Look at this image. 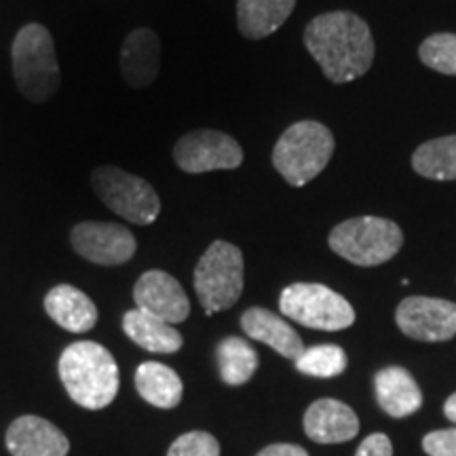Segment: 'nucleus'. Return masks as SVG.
Instances as JSON below:
<instances>
[{"mask_svg": "<svg viewBox=\"0 0 456 456\" xmlns=\"http://www.w3.org/2000/svg\"><path fill=\"white\" fill-rule=\"evenodd\" d=\"M305 47L336 85L363 77L376 51L370 26L351 11H330L311 20L305 28Z\"/></svg>", "mask_w": 456, "mask_h": 456, "instance_id": "nucleus-1", "label": "nucleus"}, {"mask_svg": "<svg viewBox=\"0 0 456 456\" xmlns=\"http://www.w3.org/2000/svg\"><path fill=\"white\" fill-rule=\"evenodd\" d=\"M60 379L74 403L87 410L110 406L118 393V366L112 353L98 342L81 340L66 346L60 357Z\"/></svg>", "mask_w": 456, "mask_h": 456, "instance_id": "nucleus-2", "label": "nucleus"}, {"mask_svg": "<svg viewBox=\"0 0 456 456\" xmlns=\"http://www.w3.org/2000/svg\"><path fill=\"white\" fill-rule=\"evenodd\" d=\"M17 89L34 104L49 102L61 83L51 32L43 24H26L11 45Z\"/></svg>", "mask_w": 456, "mask_h": 456, "instance_id": "nucleus-3", "label": "nucleus"}, {"mask_svg": "<svg viewBox=\"0 0 456 456\" xmlns=\"http://www.w3.org/2000/svg\"><path fill=\"white\" fill-rule=\"evenodd\" d=\"M334 135L317 121H298L283 131L273 148V165L289 186H305L328 167Z\"/></svg>", "mask_w": 456, "mask_h": 456, "instance_id": "nucleus-4", "label": "nucleus"}, {"mask_svg": "<svg viewBox=\"0 0 456 456\" xmlns=\"http://www.w3.org/2000/svg\"><path fill=\"white\" fill-rule=\"evenodd\" d=\"M328 243L334 254L349 260L351 265L380 266L402 249L403 232L393 220L359 216L334 226Z\"/></svg>", "mask_w": 456, "mask_h": 456, "instance_id": "nucleus-5", "label": "nucleus"}, {"mask_svg": "<svg viewBox=\"0 0 456 456\" xmlns=\"http://www.w3.org/2000/svg\"><path fill=\"white\" fill-rule=\"evenodd\" d=\"M195 292L208 315L231 309L243 294V254L237 245L214 241L195 266Z\"/></svg>", "mask_w": 456, "mask_h": 456, "instance_id": "nucleus-6", "label": "nucleus"}, {"mask_svg": "<svg viewBox=\"0 0 456 456\" xmlns=\"http://www.w3.org/2000/svg\"><path fill=\"white\" fill-rule=\"evenodd\" d=\"M91 186L108 209L131 224L148 226L161 214V199L155 188L140 175L127 174L114 165H100L91 174Z\"/></svg>", "mask_w": 456, "mask_h": 456, "instance_id": "nucleus-7", "label": "nucleus"}, {"mask_svg": "<svg viewBox=\"0 0 456 456\" xmlns=\"http://www.w3.org/2000/svg\"><path fill=\"white\" fill-rule=\"evenodd\" d=\"M279 309L300 326L338 332L355 323V311L345 296L322 283H292L281 292Z\"/></svg>", "mask_w": 456, "mask_h": 456, "instance_id": "nucleus-8", "label": "nucleus"}, {"mask_svg": "<svg viewBox=\"0 0 456 456\" xmlns=\"http://www.w3.org/2000/svg\"><path fill=\"white\" fill-rule=\"evenodd\" d=\"M174 161L186 174L237 169L243 163V151L235 138L222 131L197 129L175 142Z\"/></svg>", "mask_w": 456, "mask_h": 456, "instance_id": "nucleus-9", "label": "nucleus"}, {"mask_svg": "<svg viewBox=\"0 0 456 456\" xmlns=\"http://www.w3.org/2000/svg\"><path fill=\"white\" fill-rule=\"evenodd\" d=\"M70 243L81 258L102 266H118L135 256L138 241L117 222H81L70 231Z\"/></svg>", "mask_w": 456, "mask_h": 456, "instance_id": "nucleus-10", "label": "nucleus"}, {"mask_svg": "<svg viewBox=\"0 0 456 456\" xmlns=\"http://www.w3.org/2000/svg\"><path fill=\"white\" fill-rule=\"evenodd\" d=\"M395 322L408 338L444 342L456 336V305L442 298L410 296L399 302Z\"/></svg>", "mask_w": 456, "mask_h": 456, "instance_id": "nucleus-11", "label": "nucleus"}, {"mask_svg": "<svg viewBox=\"0 0 456 456\" xmlns=\"http://www.w3.org/2000/svg\"><path fill=\"white\" fill-rule=\"evenodd\" d=\"M135 309L169 323H182L191 315V302L178 279L165 271H146L134 288Z\"/></svg>", "mask_w": 456, "mask_h": 456, "instance_id": "nucleus-12", "label": "nucleus"}, {"mask_svg": "<svg viewBox=\"0 0 456 456\" xmlns=\"http://www.w3.org/2000/svg\"><path fill=\"white\" fill-rule=\"evenodd\" d=\"M118 68L125 83L134 89H146L157 81L161 68V41L151 28H135L125 38Z\"/></svg>", "mask_w": 456, "mask_h": 456, "instance_id": "nucleus-13", "label": "nucleus"}, {"mask_svg": "<svg viewBox=\"0 0 456 456\" xmlns=\"http://www.w3.org/2000/svg\"><path fill=\"white\" fill-rule=\"evenodd\" d=\"M7 448L13 456H66V433L41 416H20L7 431Z\"/></svg>", "mask_w": 456, "mask_h": 456, "instance_id": "nucleus-14", "label": "nucleus"}, {"mask_svg": "<svg viewBox=\"0 0 456 456\" xmlns=\"http://www.w3.org/2000/svg\"><path fill=\"white\" fill-rule=\"evenodd\" d=\"M305 431L317 444L349 442L359 433V419L338 399H317L305 414Z\"/></svg>", "mask_w": 456, "mask_h": 456, "instance_id": "nucleus-15", "label": "nucleus"}, {"mask_svg": "<svg viewBox=\"0 0 456 456\" xmlns=\"http://www.w3.org/2000/svg\"><path fill=\"white\" fill-rule=\"evenodd\" d=\"M45 311L57 326L72 334L89 332L98 323V306L94 305V300L68 283L55 285L45 296Z\"/></svg>", "mask_w": 456, "mask_h": 456, "instance_id": "nucleus-16", "label": "nucleus"}, {"mask_svg": "<svg viewBox=\"0 0 456 456\" xmlns=\"http://www.w3.org/2000/svg\"><path fill=\"white\" fill-rule=\"evenodd\" d=\"M376 402L393 419H406L423 406V393L414 376L399 366L379 370L374 376Z\"/></svg>", "mask_w": 456, "mask_h": 456, "instance_id": "nucleus-17", "label": "nucleus"}, {"mask_svg": "<svg viewBox=\"0 0 456 456\" xmlns=\"http://www.w3.org/2000/svg\"><path fill=\"white\" fill-rule=\"evenodd\" d=\"M241 328L249 338L265 342V345L275 349L281 357L294 359L296 362L300 357V353L305 351V345H302L298 332L283 317L275 315L269 309H262V306H254V309H248L243 313Z\"/></svg>", "mask_w": 456, "mask_h": 456, "instance_id": "nucleus-18", "label": "nucleus"}, {"mask_svg": "<svg viewBox=\"0 0 456 456\" xmlns=\"http://www.w3.org/2000/svg\"><path fill=\"white\" fill-rule=\"evenodd\" d=\"M296 0H237V28L249 41L271 37L292 15Z\"/></svg>", "mask_w": 456, "mask_h": 456, "instance_id": "nucleus-19", "label": "nucleus"}, {"mask_svg": "<svg viewBox=\"0 0 456 456\" xmlns=\"http://www.w3.org/2000/svg\"><path fill=\"white\" fill-rule=\"evenodd\" d=\"M123 330L135 345L151 353H165V355H169V353L180 351L182 345H184V338H182L178 330L140 309H131L125 313Z\"/></svg>", "mask_w": 456, "mask_h": 456, "instance_id": "nucleus-20", "label": "nucleus"}, {"mask_svg": "<svg viewBox=\"0 0 456 456\" xmlns=\"http://www.w3.org/2000/svg\"><path fill=\"white\" fill-rule=\"evenodd\" d=\"M135 389L151 406L175 408L180 403L184 385L175 370L159 362H144L135 370Z\"/></svg>", "mask_w": 456, "mask_h": 456, "instance_id": "nucleus-21", "label": "nucleus"}, {"mask_svg": "<svg viewBox=\"0 0 456 456\" xmlns=\"http://www.w3.org/2000/svg\"><path fill=\"white\" fill-rule=\"evenodd\" d=\"M412 167L427 180H456V135H444L420 144L412 155Z\"/></svg>", "mask_w": 456, "mask_h": 456, "instance_id": "nucleus-22", "label": "nucleus"}, {"mask_svg": "<svg viewBox=\"0 0 456 456\" xmlns=\"http://www.w3.org/2000/svg\"><path fill=\"white\" fill-rule=\"evenodd\" d=\"M216 355H218L220 379L231 387L245 385L258 370V353L239 336H228L222 340Z\"/></svg>", "mask_w": 456, "mask_h": 456, "instance_id": "nucleus-23", "label": "nucleus"}, {"mask_svg": "<svg viewBox=\"0 0 456 456\" xmlns=\"http://www.w3.org/2000/svg\"><path fill=\"white\" fill-rule=\"evenodd\" d=\"M349 366L346 353L338 345H317L305 349L296 359V370L300 374L315 376V379H334Z\"/></svg>", "mask_w": 456, "mask_h": 456, "instance_id": "nucleus-24", "label": "nucleus"}, {"mask_svg": "<svg viewBox=\"0 0 456 456\" xmlns=\"http://www.w3.org/2000/svg\"><path fill=\"white\" fill-rule=\"evenodd\" d=\"M419 57L431 70L456 77V34L437 32L427 37L419 47Z\"/></svg>", "mask_w": 456, "mask_h": 456, "instance_id": "nucleus-25", "label": "nucleus"}, {"mask_svg": "<svg viewBox=\"0 0 456 456\" xmlns=\"http://www.w3.org/2000/svg\"><path fill=\"white\" fill-rule=\"evenodd\" d=\"M167 456H220V444L212 433L191 431L171 444Z\"/></svg>", "mask_w": 456, "mask_h": 456, "instance_id": "nucleus-26", "label": "nucleus"}, {"mask_svg": "<svg viewBox=\"0 0 456 456\" xmlns=\"http://www.w3.org/2000/svg\"><path fill=\"white\" fill-rule=\"evenodd\" d=\"M423 450L429 456H456V427L427 433L423 437Z\"/></svg>", "mask_w": 456, "mask_h": 456, "instance_id": "nucleus-27", "label": "nucleus"}, {"mask_svg": "<svg viewBox=\"0 0 456 456\" xmlns=\"http://www.w3.org/2000/svg\"><path fill=\"white\" fill-rule=\"evenodd\" d=\"M355 456H393V444L385 433H372L359 444Z\"/></svg>", "mask_w": 456, "mask_h": 456, "instance_id": "nucleus-28", "label": "nucleus"}, {"mask_svg": "<svg viewBox=\"0 0 456 456\" xmlns=\"http://www.w3.org/2000/svg\"><path fill=\"white\" fill-rule=\"evenodd\" d=\"M258 456H309V452L296 444H273V446L258 452Z\"/></svg>", "mask_w": 456, "mask_h": 456, "instance_id": "nucleus-29", "label": "nucleus"}, {"mask_svg": "<svg viewBox=\"0 0 456 456\" xmlns=\"http://www.w3.org/2000/svg\"><path fill=\"white\" fill-rule=\"evenodd\" d=\"M444 414H446L448 420H452V423L456 425V393L454 395H450L446 399V403H444Z\"/></svg>", "mask_w": 456, "mask_h": 456, "instance_id": "nucleus-30", "label": "nucleus"}]
</instances>
